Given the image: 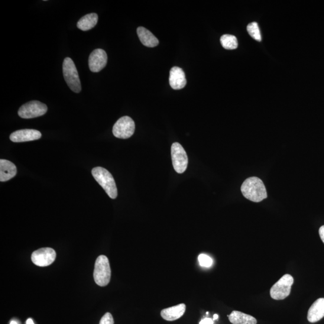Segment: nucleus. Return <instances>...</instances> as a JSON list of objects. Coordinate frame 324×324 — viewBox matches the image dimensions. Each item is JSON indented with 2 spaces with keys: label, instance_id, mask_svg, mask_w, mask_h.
<instances>
[{
  "label": "nucleus",
  "instance_id": "24",
  "mask_svg": "<svg viewBox=\"0 0 324 324\" xmlns=\"http://www.w3.org/2000/svg\"><path fill=\"white\" fill-rule=\"evenodd\" d=\"M319 234L320 239H321V240L324 243V225L322 226L319 228Z\"/></svg>",
  "mask_w": 324,
  "mask_h": 324
},
{
  "label": "nucleus",
  "instance_id": "13",
  "mask_svg": "<svg viewBox=\"0 0 324 324\" xmlns=\"http://www.w3.org/2000/svg\"><path fill=\"white\" fill-rule=\"evenodd\" d=\"M324 317V298H320L310 306L307 313V319L311 323L319 321Z\"/></svg>",
  "mask_w": 324,
  "mask_h": 324
},
{
  "label": "nucleus",
  "instance_id": "20",
  "mask_svg": "<svg viewBox=\"0 0 324 324\" xmlns=\"http://www.w3.org/2000/svg\"><path fill=\"white\" fill-rule=\"evenodd\" d=\"M248 33L250 34L255 40L260 42L262 40L260 30H259L258 24L257 22H254L249 24L247 27Z\"/></svg>",
  "mask_w": 324,
  "mask_h": 324
},
{
  "label": "nucleus",
  "instance_id": "16",
  "mask_svg": "<svg viewBox=\"0 0 324 324\" xmlns=\"http://www.w3.org/2000/svg\"><path fill=\"white\" fill-rule=\"evenodd\" d=\"M137 34L141 43L144 46L154 48L158 45V40L151 32L143 27L137 29Z\"/></svg>",
  "mask_w": 324,
  "mask_h": 324
},
{
  "label": "nucleus",
  "instance_id": "4",
  "mask_svg": "<svg viewBox=\"0 0 324 324\" xmlns=\"http://www.w3.org/2000/svg\"><path fill=\"white\" fill-rule=\"evenodd\" d=\"M63 72L64 78L70 89L74 93H80L81 84L79 74L75 64L69 57H67L64 60Z\"/></svg>",
  "mask_w": 324,
  "mask_h": 324
},
{
  "label": "nucleus",
  "instance_id": "8",
  "mask_svg": "<svg viewBox=\"0 0 324 324\" xmlns=\"http://www.w3.org/2000/svg\"><path fill=\"white\" fill-rule=\"evenodd\" d=\"M171 156L175 171L178 174L186 171L188 165L187 155L182 146L178 142L172 145Z\"/></svg>",
  "mask_w": 324,
  "mask_h": 324
},
{
  "label": "nucleus",
  "instance_id": "21",
  "mask_svg": "<svg viewBox=\"0 0 324 324\" xmlns=\"http://www.w3.org/2000/svg\"><path fill=\"white\" fill-rule=\"evenodd\" d=\"M198 261L200 266L210 267L213 264L212 259L206 254H200L198 257Z\"/></svg>",
  "mask_w": 324,
  "mask_h": 324
},
{
  "label": "nucleus",
  "instance_id": "27",
  "mask_svg": "<svg viewBox=\"0 0 324 324\" xmlns=\"http://www.w3.org/2000/svg\"><path fill=\"white\" fill-rule=\"evenodd\" d=\"M10 324H18L17 322L15 321V320H12L11 323Z\"/></svg>",
  "mask_w": 324,
  "mask_h": 324
},
{
  "label": "nucleus",
  "instance_id": "10",
  "mask_svg": "<svg viewBox=\"0 0 324 324\" xmlns=\"http://www.w3.org/2000/svg\"><path fill=\"white\" fill-rule=\"evenodd\" d=\"M108 56L102 49H96L91 53L89 59V68L93 72H99L106 66Z\"/></svg>",
  "mask_w": 324,
  "mask_h": 324
},
{
  "label": "nucleus",
  "instance_id": "22",
  "mask_svg": "<svg viewBox=\"0 0 324 324\" xmlns=\"http://www.w3.org/2000/svg\"><path fill=\"white\" fill-rule=\"evenodd\" d=\"M99 324H114L111 314L108 312L105 313L100 320Z\"/></svg>",
  "mask_w": 324,
  "mask_h": 324
},
{
  "label": "nucleus",
  "instance_id": "2",
  "mask_svg": "<svg viewBox=\"0 0 324 324\" xmlns=\"http://www.w3.org/2000/svg\"><path fill=\"white\" fill-rule=\"evenodd\" d=\"M92 175L111 199H115L117 197V188L115 180L108 170L102 167H96L92 170Z\"/></svg>",
  "mask_w": 324,
  "mask_h": 324
},
{
  "label": "nucleus",
  "instance_id": "18",
  "mask_svg": "<svg viewBox=\"0 0 324 324\" xmlns=\"http://www.w3.org/2000/svg\"><path fill=\"white\" fill-rule=\"evenodd\" d=\"M98 21V15L95 13L87 14L77 22V27L82 31H88L95 27Z\"/></svg>",
  "mask_w": 324,
  "mask_h": 324
},
{
  "label": "nucleus",
  "instance_id": "14",
  "mask_svg": "<svg viewBox=\"0 0 324 324\" xmlns=\"http://www.w3.org/2000/svg\"><path fill=\"white\" fill-rule=\"evenodd\" d=\"M186 306L182 303L178 305L167 308L161 311L160 315L165 320L168 321H174L180 318L186 312Z\"/></svg>",
  "mask_w": 324,
  "mask_h": 324
},
{
  "label": "nucleus",
  "instance_id": "6",
  "mask_svg": "<svg viewBox=\"0 0 324 324\" xmlns=\"http://www.w3.org/2000/svg\"><path fill=\"white\" fill-rule=\"evenodd\" d=\"M47 111L46 105L37 100H33L22 105L19 109L18 115L22 118L30 119L44 115Z\"/></svg>",
  "mask_w": 324,
  "mask_h": 324
},
{
  "label": "nucleus",
  "instance_id": "9",
  "mask_svg": "<svg viewBox=\"0 0 324 324\" xmlns=\"http://www.w3.org/2000/svg\"><path fill=\"white\" fill-rule=\"evenodd\" d=\"M56 258V251L52 248H42L32 253L31 260L39 267H47L53 264Z\"/></svg>",
  "mask_w": 324,
  "mask_h": 324
},
{
  "label": "nucleus",
  "instance_id": "15",
  "mask_svg": "<svg viewBox=\"0 0 324 324\" xmlns=\"http://www.w3.org/2000/svg\"><path fill=\"white\" fill-rule=\"evenodd\" d=\"M17 174L15 165L8 160H0V181H7L14 178Z\"/></svg>",
  "mask_w": 324,
  "mask_h": 324
},
{
  "label": "nucleus",
  "instance_id": "1",
  "mask_svg": "<svg viewBox=\"0 0 324 324\" xmlns=\"http://www.w3.org/2000/svg\"><path fill=\"white\" fill-rule=\"evenodd\" d=\"M241 190L243 196L252 202H259L267 197L264 184L260 178L257 177L246 179L242 184Z\"/></svg>",
  "mask_w": 324,
  "mask_h": 324
},
{
  "label": "nucleus",
  "instance_id": "3",
  "mask_svg": "<svg viewBox=\"0 0 324 324\" xmlns=\"http://www.w3.org/2000/svg\"><path fill=\"white\" fill-rule=\"evenodd\" d=\"M111 271L108 258L100 255L97 258L93 276L95 282L100 287H105L111 280Z\"/></svg>",
  "mask_w": 324,
  "mask_h": 324
},
{
  "label": "nucleus",
  "instance_id": "7",
  "mask_svg": "<svg viewBox=\"0 0 324 324\" xmlns=\"http://www.w3.org/2000/svg\"><path fill=\"white\" fill-rule=\"evenodd\" d=\"M135 122L128 116H123L115 123L112 129L113 135L119 139H128L134 135Z\"/></svg>",
  "mask_w": 324,
  "mask_h": 324
},
{
  "label": "nucleus",
  "instance_id": "25",
  "mask_svg": "<svg viewBox=\"0 0 324 324\" xmlns=\"http://www.w3.org/2000/svg\"><path fill=\"white\" fill-rule=\"evenodd\" d=\"M26 324H34L33 320L32 319L29 318L27 320V322H26Z\"/></svg>",
  "mask_w": 324,
  "mask_h": 324
},
{
  "label": "nucleus",
  "instance_id": "12",
  "mask_svg": "<svg viewBox=\"0 0 324 324\" xmlns=\"http://www.w3.org/2000/svg\"><path fill=\"white\" fill-rule=\"evenodd\" d=\"M170 84L174 90L184 88L187 84L186 74L183 70L178 67H174L170 70Z\"/></svg>",
  "mask_w": 324,
  "mask_h": 324
},
{
  "label": "nucleus",
  "instance_id": "17",
  "mask_svg": "<svg viewBox=\"0 0 324 324\" xmlns=\"http://www.w3.org/2000/svg\"><path fill=\"white\" fill-rule=\"evenodd\" d=\"M229 321L232 324H257V320L252 316L247 314L239 312V311H233L229 315H228Z\"/></svg>",
  "mask_w": 324,
  "mask_h": 324
},
{
  "label": "nucleus",
  "instance_id": "26",
  "mask_svg": "<svg viewBox=\"0 0 324 324\" xmlns=\"http://www.w3.org/2000/svg\"><path fill=\"white\" fill-rule=\"evenodd\" d=\"M219 317V315H218V314H215V315H214L213 316V320H215L218 319Z\"/></svg>",
  "mask_w": 324,
  "mask_h": 324
},
{
  "label": "nucleus",
  "instance_id": "19",
  "mask_svg": "<svg viewBox=\"0 0 324 324\" xmlns=\"http://www.w3.org/2000/svg\"><path fill=\"white\" fill-rule=\"evenodd\" d=\"M220 43L226 50H235L238 47L237 38L234 35L230 34L223 35L220 38Z\"/></svg>",
  "mask_w": 324,
  "mask_h": 324
},
{
  "label": "nucleus",
  "instance_id": "5",
  "mask_svg": "<svg viewBox=\"0 0 324 324\" xmlns=\"http://www.w3.org/2000/svg\"><path fill=\"white\" fill-rule=\"evenodd\" d=\"M294 278L290 274H285L270 290V296L275 300H281L290 296Z\"/></svg>",
  "mask_w": 324,
  "mask_h": 324
},
{
  "label": "nucleus",
  "instance_id": "11",
  "mask_svg": "<svg viewBox=\"0 0 324 324\" xmlns=\"http://www.w3.org/2000/svg\"><path fill=\"white\" fill-rule=\"evenodd\" d=\"M41 137V133L37 130L22 129L13 132L10 139L14 142H23L37 140Z\"/></svg>",
  "mask_w": 324,
  "mask_h": 324
},
{
  "label": "nucleus",
  "instance_id": "23",
  "mask_svg": "<svg viewBox=\"0 0 324 324\" xmlns=\"http://www.w3.org/2000/svg\"><path fill=\"white\" fill-rule=\"evenodd\" d=\"M199 324H214V321L212 319L209 318V317H206L200 320Z\"/></svg>",
  "mask_w": 324,
  "mask_h": 324
}]
</instances>
